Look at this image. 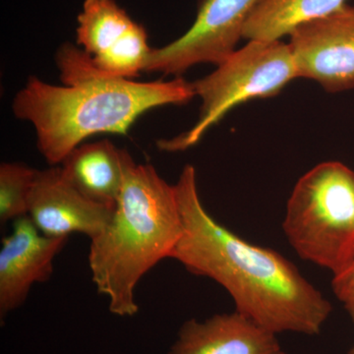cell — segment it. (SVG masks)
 <instances>
[{"label":"cell","mask_w":354,"mask_h":354,"mask_svg":"<svg viewBox=\"0 0 354 354\" xmlns=\"http://www.w3.org/2000/svg\"><path fill=\"white\" fill-rule=\"evenodd\" d=\"M183 234L171 258L230 293L235 311L278 335H319L333 306L281 254L254 245L213 218L200 200L196 169L186 165L174 185Z\"/></svg>","instance_id":"1"},{"label":"cell","mask_w":354,"mask_h":354,"mask_svg":"<svg viewBox=\"0 0 354 354\" xmlns=\"http://www.w3.org/2000/svg\"><path fill=\"white\" fill-rule=\"evenodd\" d=\"M55 62L62 86L31 76L12 102L14 115L34 128L39 153L51 167L88 137L127 135L147 111L196 97L192 83L180 77L137 82L102 75L91 55L70 43L58 48Z\"/></svg>","instance_id":"2"},{"label":"cell","mask_w":354,"mask_h":354,"mask_svg":"<svg viewBox=\"0 0 354 354\" xmlns=\"http://www.w3.org/2000/svg\"><path fill=\"white\" fill-rule=\"evenodd\" d=\"M183 234L176 187L151 165L125 157L124 179L113 216L91 241L88 266L97 292L120 317L138 312L135 288L160 261L171 258Z\"/></svg>","instance_id":"3"},{"label":"cell","mask_w":354,"mask_h":354,"mask_svg":"<svg viewBox=\"0 0 354 354\" xmlns=\"http://www.w3.org/2000/svg\"><path fill=\"white\" fill-rule=\"evenodd\" d=\"M283 232L301 259L335 276L354 259V171L339 162L317 165L295 184Z\"/></svg>","instance_id":"4"},{"label":"cell","mask_w":354,"mask_h":354,"mask_svg":"<svg viewBox=\"0 0 354 354\" xmlns=\"http://www.w3.org/2000/svg\"><path fill=\"white\" fill-rule=\"evenodd\" d=\"M297 78L288 44L281 39L249 41L215 71L192 83L195 95L202 102L196 123L174 138L158 140V148L169 153L187 150L235 106L250 100L274 97Z\"/></svg>","instance_id":"5"},{"label":"cell","mask_w":354,"mask_h":354,"mask_svg":"<svg viewBox=\"0 0 354 354\" xmlns=\"http://www.w3.org/2000/svg\"><path fill=\"white\" fill-rule=\"evenodd\" d=\"M261 0H201L196 19L176 41L153 48L146 72L180 76L197 64L218 66L243 38L244 27Z\"/></svg>","instance_id":"6"},{"label":"cell","mask_w":354,"mask_h":354,"mask_svg":"<svg viewBox=\"0 0 354 354\" xmlns=\"http://www.w3.org/2000/svg\"><path fill=\"white\" fill-rule=\"evenodd\" d=\"M288 36L298 78L316 81L329 93L354 87V6L344 4Z\"/></svg>","instance_id":"7"},{"label":"cell","mask_w":354,"mask_h":354,"mask_svg":"<svg viewBox=\"0 0 354 354\" xmlns=\"http://www.w3.org/2000/svg\"><path fill=\"white\" fill-rule=\"evenodd\" d=\"M68 237L41 234L28 216L13 221L12 232L2 239L0 249L1 318L22 306L35 283L50 279L53 261Z\"/></svg>","instance_id":"8"},{"label":"cell","mask_w":354,"mask_h":354,"mask_svg":"<svg viewBox=\"0 0 354 354\" xmlns=\"http://www.w3.org/2000/svg\"><path fill=\"white\" fill-rule=\"evenodd\" d=\"M113 209L82 196L65 179L59 165H53L37 171L28 216L48 236H69L78 232L92 241L108 225Z\"/></svg>","instance_id":"9"},{"label":"cell","mask_w":354,"mask_h":354,"mask_svg":"<svg viewBox=\"0 0 354 354\" xmlns=\"http://www.w3.org/2000/svg\"><path fill=\"white\" fill-rule=\"evenodd\" d=\"M169 354H286L277 335L239 312L183 324Z\"/></svg>","instance_id":"10"},{"label":"cell","mask_w":354,"mask_h":354,"mask_svg":"<svg viewBox=\"0 0 354 354\" xmlns=\"http://www.w3.org/2000/svg\"><path fill=\"white\" fill-rule=\"evenodd\" d=\"M127 153L109 140L85 143L64 158L60 169L82 196L114 208L122 189Z\"/></svg>","instance_id":"11"},{"label":"cell","mask_w":354,"mask_h":354,"mask_svg":"<svg viewBox=\"0 0 354 354\" xmlns=\"http://www.w3.org/2000/svg\"><path fill=\"white\" fill-rule=\"evenodd\" d=\"M346 0H261L244 27L243 38L279 41L297 26L335 12Z\"/></svg>","instance_id":"12"},{"label":"cell","mask_w":354,"mask_h":354,"mask_svg":"<svg viewBox=\"0 0 354 354\" xmlns=\"http://www.w3.org/2000/svg\"><path fill=\"white\" fill-rule=\"evenodd\" d=\"M77 20V44L91 57L113 46L135 23L114 0H85Z\"/></svg>","instance_id":"13"},{"label":"cell","mask_w":354,"mask_h":354,"mask_svg":"<svg viewBox=\"0 0 354 354\" xmlns=\"http://www.w3.org/2000/svg\"><path fill=\"white\" fill-rule=\"evenodd\" d=\"M152 50L145 28L135 22L113 46L91 57L102 75L133 80L145 71Z\"/></svg>","instance_id":"14"},{"label":"cell","mask_w":354,"mask_h":354,"mask_svg":"<svg viewBox=\"0 0 354 354\" xmlns=\"http://www.w3.org/2000/svg\"><path fill=\"white\" fill-rule=\"evenodd\" d=\"M37 169L20 162L0 165V223L6 225L28 216V206Z\"/></svg>","instance_id":"15"},{"label":"cell","mask_w":354,"mask_h":354,"mask_svg":"<svg viewBox=\"0 0 354 354\" xmlns=\"http://www.w3.org/2000/svg\"><path fill=\"white\" fill-rule=\"evenodd\" d=\"M333 291L346 308L354 307V259L346 271L334 277Z\"/></svg>","instance_id":"16"},{"label":"cell","mask_w":354,"mask_h":354,"mask_svg":"<svg viewBox=\"0 0 354 354\" xmlns=\"http://www.w3.org/2000/svg\"><path fill=\"white\" fill-rule=\"evenodd\" d=\"M348 310L349 315L351 317V320H353L354 325V307H348V308H346ZM348 354H354V346L351 348V351H349Z\"/></svg>","instance_id":"17"}]
</instances>
